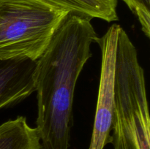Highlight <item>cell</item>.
<instances>
[{
    "label": "cell",
    "instance_id": "cell-1",
    "mask_svg": "<svg viewBox=\"0 0 150 149\" xmlns=\"http://www.w3.org/2000/svg\"><path fill=\"white\" fill-rule=\"evenodd\" d=\"M91 20L69 13L35 61L36 129L42 149H69L76 83L98 38Z\"/></svg>",
    "mask_w": 150,
    "mask_h": 149
},
{
    "label": "cell",
    "instance_id": "cell-2",
    "mask_svg": "<svg viewBox=\"0 0 150 149\" xmlns=\"http://www.w3.org/2000/svg\"><path fill=\"white\" fill-rule=\"evenodd\" d=\"M68 13L42 0H0V59L36 61Z\"/></svg>",
    "mask_w": 150,
    "mask_h": 149
},
{
    "label": "cell",
    "instance_id": "cell-3",
    "mask_svg": "<svg viewBox=\"0 0 150 149\" xmlns=\"http://www.w3.org/2000/svg\"><path fill=\"white\" fill-rule=\"evenodd\" d=\"M121 26L111 25L105 34L97 39L101 51L99 89L93 129L89 149H104L111 143L114 109V74L119 34Z\"/></svg>",
    "mask_w": 150,
    "mask_h": 149
},
{
    "label": "cell",
    "instance_id": "cell-4",
    "mask_svg": "<svg viewBox=\"0 0 150 149\" xmlns=\"http://www.w3.org/2000/svg\"><path fill=\"white\" fill-rule=\"evenodd\" d=\"M36 62L0 59V109L14 106L35 92Z\"/></svg>",
    "mask_w": 150,
    "mask_h": 149
},
{
    "label": "cell",
    "instance_id": "cell-5",
    "mask_svg": "<svg viewBox=\"0 0 150 149\" xmlns=\"http://www.w3.org/2000/svg\"><path fill=\"white\" fill-rule=\"evenodd\" d=\"M0 149H42L36 127L24 116H18L0 125Z\"/></svg>",
    "mask_w": 150,
    "mask_h": 149
},
{
    "label": "cell",
    "instance_id": "cell-6",
    "mask_svg": "<svg viewBox=\"0 0 150 149\" xmlns=\"http://www.w3.org/2000/svg\"><path fill=\"white\" fill-rule=\"evenodd\" d=\"M117 1L118 0H48V4L56 8L91 20L98 18L106 22L118 20Z\"/></svg>",
    "mask_w": 150,
    "mask_h": 149
},
{
    "label": "cell",
    "instance_id": "cell-7",
    "mask_svg": "<svg viewBox=\"0 0 150 149\" xmlns=\"http://www.w3.org/2000/svg\"><path fill=\"white\" fill-rule=\"evenodd\" d=\"M140 23L142 31L146 37H150V0H122Z\"/></svg>",
    "mask_w": 150,
    "mask_h": 149
}]
</instances>
